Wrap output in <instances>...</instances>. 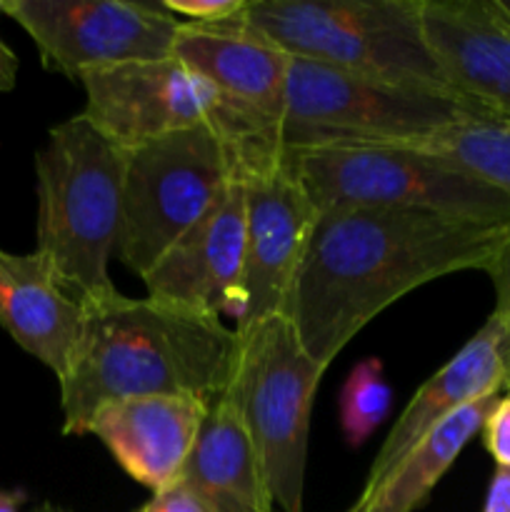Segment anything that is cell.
I'll return each instance as SVG.
<instances>
[{"instance_id":"cell-8","label":"cell","mask_w":510,"mask_h":512,"mask_svg":"<svg viewBox=\"0 0 510 512\" xmlns=\"http://www.w3.org/2000/svg\"><path fill=\"white\" fill-rule=\"evenodd\" d=\"M228 395L258 450L278 512H303L310 413L325 368L310 358L285 315L235 330Z\"/></svg>"},{"instance_id":"cell-22","label":"cell","mask_w":510,"mask_h":512,"mask_svg":"<svg viewBox=\"0 0 510 512\" xmlns=\"http://www.w3.org/2000/svg\"><path fill=\"white\" fill-rule=\"evenodd\" d=\"M248 0H165L163 8L180 23L218 25L238 18Z\"/></svg>"},{"instance_id":"cell-3","label":"cell","mask_w":510,"mask_h":512,"mask_svg":"<svg viewBox=\"0 0 510 512\" xmlns=\"http://www.w3.org/2000/svg\"><path fill=\"white\" fill-rule=\"evenodd\" d=\"M125 150L83 113L48 130L35 153V253L85 308L118 298L110 280L123 218Z\"/></svg>"},{"instance_id":"cell-27","label":"cell","mask_w":510,"mask_h":512,"mask_svg":"<svg viewBox=\"0 0 510 512\" xmlns=\"http://www.w3.org/2000/svg\"><path fill=\"white\" fill-rule=\"evenodd\" d=\"M15 78H18V55L0 40V93L13 90Z\"/></svg>"},{"instance_id":"cell-10","label":"cell","mask_w":510,"mask_h":512,"mask_svg":"<svg viewBox=\"0 0 510 512\" xmlns=\"http://www.w3.org/2000/svg\"><path fill=\"white\" fill-rule=\"evenodd\" d=\"M240 180L245 188L243 313L235 330L288 318L295 280L318 225V208L285 160L265 140H245Z\"/></svg>"},{"instance_id":"cell-28","label":"cell","mask_w":510,"mask_h":512,"mask_svg":"<svg viewBox=\"0 0 510 512\" xmlns=\"http://www.w3.org/2000/svg\"><path fill=\"white\" fill-rule=\"evenodd\" d=\"M25 500H28V493L20 488L0 490V512H20Z\"/></svg>"},{"instance_id":"cell-18","label":"cell","mask_w":510,"mask_h":512,"mask_svg":"<svg viewBox=\"0 0 510 512\" xmlns=\"http://www.w3.org/2000/svg\"><path fill=\"white\" fill-rule=\"evenodd\" d=\"M180 480L213 512H275L258 450L228 395L210 403Z\"/></svg>"},{"instance_id":"cell-9","label":"cell","mask_w":510,"mask_h":512,"mask_svg":"<svg viewBox=\"0 0 510 512\" xmlns=\"http://www.w3.org/2000/svg\"><path fill=\"white\" fill-rule=\"evenodd\" d=\"M78 83L85 90L83 115L120 148L198 125H218L238 140L275 145L273 130L263 120L225 98L173 55L88 70Z\"/></svg>"},{"instance_id":"cell-16","label":"cell","mask_w":510,"mask_h":512,"mask_svg":"<svg viewBox=\"0 0 510 512\" xmlns=\"http://www.w3.org/2000/svg\"><path fill=\"white\" fill-rule=\"evenodd\" d=\"M170 55L263 120L275 135L290 55L245 28L240 15L218 25L180 23Z\"/></svg>"},{"instance_id":"cell-23","label":"cell","mask_w":510,"mask_h":512,"mask_svg":"<svg viewBox=\"0 0 510 512\" xmlns=\"http://www.w3.org/2000/svg\"><path fill=\"white\" fill-rule=\"evenodd\" d=\"M493 280L495 288V310L493 318L498 320L500 330L505 338V350H508V383H505V393H510V233L505 238L503 248L498 250L490 268L485 270Z\"/></svg>"},{"instance_id":"cell-21","label":"cell","mask_w":510,"mask_h":512,"mask_svg":"<svg viewBox=\"0 0 510 512\" xmlns=\"http://www.w3.org/2000/svg\"><path fill=\"white\" fill-rule=\"evenodd\" d=\"M393 408V388L385 378L383 360L365 358L345 378L340 388V430L350 448H363L370 435L385 423Z\"/></svg>"},{"instance_id":"cell-7","label":"cell","mask_w":510,"mask_h":512,"mask_svg":"<svg viewBox=\"0 0 510 512\" xmlns=\"http://www.w3.org/2000/svg\"><path fill=\"white\" fill-rule=\"evenodd\" d=\"M283 155L318 213L400 208L470 223L510 225V200L503 193L420 148L330 145L283 150Z\"/></svg>"},{"instance_id":"cell-14","label":"cell","mask_w":510,"mask_h":512,"mask_svg":"<svg viewBox=\"0 0 510 512\" xmlns=\"http://www.w3.org/2000/svg\"><path fill=\"white\" fill-rule=\"evenodd\" d=\"M505 383H508V350H505V338L498 320L490 315L483 328L438 373L430 375L415 390L410 403L405 405L400 418L390 428L388 438L375 453L363 490L375 488L395 468V463L408 455L443 420H448L465 405L478 403L490 395H500V390H505Z\"/></svg>"},{"instance_id":"cell-4","label":"cell","mask_w":510,"mask_h":512,"mask_svg":"<svg viewBox=\"0 0 510 512\" xmlns=\"http://www.w3.org/2000/svg\"><path fill=\"white\" fill-rule=\"evenodd\" d=\"M240 23L290 58L460 95L425 40L423 0H248Z\"/></svg>"},{"instance_id":"cell-15","label":"cell","mask_w":510,"mask_h":512,"mask_svg":"<svg viewBox=\"0 0 510 512\" xmlns=\"http://www.w3.org/2000/svg\"><path fill=\"white\" fill-rule=\"evenodd\" d=\"M423 30L448 83L510 118V18L498 0H423Z\"/></svg>"},{"instance_id":"cell-2","label":"cell","mask_w":510,"mask_h":512,"mask_svg":"<svg viewBox=\"0 0 510 512\" xmlns=\"http://www.w3.org/2000/svg\"><path fill=\"white\" fill-rule=\"evenodd\" d=\"M238 333L218 318L155 300L118 298L85 308L83 333L58 380L63 435L88 433L105 403L148 395H193L213 403L228 388Z\"/></svg>"},{"instance_id":"cell-5","label":"cell","mask_w":510,"mask_h":512,"mask_svg":"<svg viewBox=\"0 0 510 512\" xmlns=\"http://www.w3.org/2000/svg\"><path fill=\"white\" fill-rule=\"evenodd\" d=\"M495 113L463 95L435 93L290 58L275 145L283 150L330 145L418 148L455 120Z\"/></svg>"},{"instance_id":"cell-13","label":"cell","mask_w":510,"mask_h":512,"mask_svg":"<svg viewBox=\"0 0 510 512\" xmlns=\"http://www.w3.org/2000/svg\"><path fill=\"white\" fill-rule=\"evenodd\" d=\"M208 408L193 395L113 400L95 410L85 435H95L135 483L158 493L183 475Z\"/></svg>"},{"instance_id":"cell-30","label":"cell","mask_w":510,"mask_h":512,"mask_svg":"<svg viewBox=\"0 0 510 512\" xmlns=\"http://www.w3.org/2000/svg\"><path fill=\"white\" fill-rule=\"evenodd\" d=\"M498 5L503 8V13L510 18V0H498Z\"/></svg>"},{"instance_id":"cell-25","label":"cell","mask_w":510,"mask_h":512,"mask_svg":"<svg viewBox=\"0 0 510 512\" xmlns=\"http://www.w3.org/2000/svg\"><path fill=\"white\" fill-rule=\"evenodd\" d=\"M135 512H213L205 505V500L200 495H195L183 480L168 485V488L158 490V493L150 495V500L145 505H140Z\"/></svg>"},{"instance_id":"cell-24","label":"cell","mask_w":510,"mask_h":512,"mask_svg":"<svg viewBox=\"0 0 510 512\" xmlns=\"http://www.w3.org/2000/svg\"><path fill=\"white\" fill-rule=\"evenodd\" d=\"M480 435H483L485 450L495 460V468L510 470V393L495 400Z\"/></svg>"},{"instance_id":"cell-11","label":"cell","mask_w":510,"mask_h":512,"mask_svg":"<svg viewBox=\"0 0 510 512\" xmlns=\"http://www.w3.org/2000/svg\"><path fill=\"white\" fill-rule=\"evenodd\" d=\"M0 13L30 35L45 70L70 80L168 58L180 28L163 5L133 0H0Z\"/></svg>"},{"instance_id":"cell-29","label":"cell","mask_w":510,"mask_h":512,"mask_svg":"<svg viewBox=\"0 0 510 512\" xmlns=\"http://www.w3.org/2000/svg\"><path fill=\"white\" fill-rule=\"evenodd\" d=\"M33 512H65V510L58 508V505H53V503H43V505H38Z\"/></svg>"},{"instance_id":"cell-17","label":"cell","mask_w":510,"mask_h":512,"mask_svg":"<svg viewBox=\"0 0 510 512\" xmlns=\"http://www.w3.org/2000/svg\"><path fill=\"white\" fill-rule=\"evenodd\" d=\"M83 305L75 303L38 253L0 248V328L55 378L68 365L83 333Z\"/></svg>"},{"instance_id":"cell-20","label":"cell","mask_w":510,"mask_h":512,"mask_svg":"<svg viewBox=\"0 0 510 512\" xmlns=\"http://www.w3.org/2000/svg\"><path fill=\"white\" fill-rule=\"evenodd\" d=\"M425 153L465 170L510 200V118L478 113L455 120L418 145Z\"/></svg>"},{"instance_id":"cell-26","label":"cell","mask_w":510,"mask_h":512,"mask_svg":"<svg viewBox=\"0 0 510 512\" xmlns=\"http://www.w3.org/2000/svg\"><path fill=\"white\" fill-rule=\"evenodd\" d=\"M480 512H510V470L495 468Z\"/></svg>"},{"instance_id":"cell-1","label":"cell","mask_w":510,"mask_h":512,"mask_svg":"<svg viewBox=\"0 0 510 512\" xmlns=\"http://www.w3.org/2000/svg\"><path fill=\"white\" fill-rule=\"evenodd\" d=\"M510 225L423 210L338 208L320 213L295 280L288 318L325 370L385 308L420 285L488 270Z\"/></svg>"},{"instance_id":"cell-12","label":"cell","mask_w":510,"mask_h":512,"mask_svg":"<svg viewBox=\"0 0 510 512\" xmlns=\"http://www.w3.org/2000/svg\"><path fill=\"white\" fill-rule=\"evenodd\" d=\"M245 188L230 183L215 208L195 223L148 273V298L203 318H235L243 313Z\"/></svg>"},{"instance_id":"cell-6","label":"cell","mask_w":510,"mask_h":512,"mask_svg":"<svg viewBox=\"0 0 510 512\" xmlns=\"http://www.w3.org/2000/svg\"><path fill=\"white\" fill-rule=\"evenodd\" d=\"M245 140L218 125L178 130L125 150L115 258L143 278L238 178Z\"/></svg>"},{"instance_id":"cell-19","label":"cell","mask_w":510,"mask_h":512,"mask_svg":"<svg viewBox=\"0 0 510 512\" xmlns=\"http://www.w3.org/2000/svg\"><path fill=\"white\" fill-rule=\"evenodd\" d=\"M500 395L470 403L430 430L375 488L363 490L345 512H415L455 465L465 445L483 430Z\"/></svg>"}]
</instances>
